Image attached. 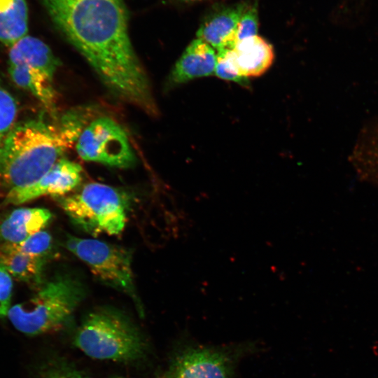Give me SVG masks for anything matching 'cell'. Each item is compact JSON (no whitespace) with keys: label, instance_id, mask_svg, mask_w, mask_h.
<instances>
[{"label":"cell","instance_id":"obj_1","mask_svg":"<svg viewBox=\"0 0 378 378\" xmlns=\"http://www.w3.org/2000/svg\"><path fill=\"white\" fill-rule=\"evenodd\" d=\"M55 24L120 98L157 112L148 80L132 48L122 0H43Z\"/></svg>","mask_w":378,"mask_h":378},{"label":"cell","instance_id":"obj_2","mask_svg":"<svg viewBox=\"0 0 378 378\" xmlns=\"http://www.w3.org/2000/svg\"><path fill=\"white\" fill-rule=\"evenodd\" d=\"M83 130L73 115H65L59 126L41 119L16 122L0 146V196L39 181Z\"/></svg>","mask_w":378,"mask_h":378},{"label":"cell","instance_id":"obj_3","mask_svg":"<svg viewBox=\"0 0 378 378\" xmlns=\"http://www.w3.org/2000/svg\"><path fill=\"white\" fill-rule=\"evenodd\" d=\"M74 344L92 358L120 362L141 358L146 349L136 327L111 309L90 313L76 332Z\"/></svg>","mask_w":378,"mask_h":378},{"label":"cell","instance_id":"obj_4","mask_svg":"<svg viewBox=\"0 0 378 378\" xmlns=\"http://www.w3.org/2000/svg\"><path fill=\"white\" fill-rule=\"evenodd\" d=\"M84 295L79 282L71 277H57L44 284L29 300L12 306L7 316L24 334L46 333L68 321Z\"/></svg>","mask_w":378,"mask_h":378},{"label":"cell","instance_id":"obj_5","mask_svg":"<svg viewBox=\"0 0 378 378\" xmlns=\"http://www.w3.org/2000/svg\"><path fill=\"white\" fill-rule=\"evenodd\" d=\"M55 198L70 220L91 235L118 234L125 226L129 200L112 186L90 183L75 193Z\"/></svg>","mask_w":378,"mask_h":378},{"label":"cell","instance_id":"obj_6","mask_svg":"<svg viewBox=\"0 0 378 378\" xmlns=\"http://www.w3.org/2000/svg\"><path fill=\"white\" fill-rule=\"evenodd\" d=\"M65 246L105 284L130 295L142 313L132 270L130 250L94 239L69 236Z\"/></svg>","mask_w":378,"mask_h":378},{"label":"cell","instance_id":"obj_7","mask_svg":"<svg viewBox=\"0 0 378 378\" xmlns=\"http://www.w3.org/2000/svg\"><path fill=\"white\" fill-rule=\"evenodd\" d=\"M76 150L85 161L111 167L128 168L136 162L125 130L107 117L94 119L83 128L77 140Z\"/></svg>","mask_w":378,"mask_h":378},{"label":"cell","instance_id":"obj_8","mask_svg":"<svg viewBox=\"0 0 378 378\" xmlns=\"http://www.w3.org/2000/svg\"><path fill=\"white\" fill-rule=\"evenodd\" d=\"M81 174L82 167L78 163L60 158L36 183L10 192L1 206L21 204L45 195L63 196L79 185Z\"/></svg>","mask_w":378,"mask_h":378},{"label":"cell","instance_id":"obj_9","mask_svg":"<svg viewBox=\"0 0 378 378\" xmlns=\"http://www.w3.org/2000/svg\"><path fill=\"white\" fill-rule=\"evenodd\" d=\"M227 358L209 349H193L177 357L171 378H229Z\"/></svg>","mask_w":378,"mask_h":378},{"label":"cell","instance_id":"obj_10","mask_svg":"<svg viewBox=\"0 0 378 378\" xmlns=\"http://www.w3.org/2000/svg\"><path fill=\"white\" fill-rule=\"evenodd\" d=\"M246 8L245 4H240L211 15L198 29L197 38L204 41L217 51L234 49L237 43L238 23Z\"/></svg>","mask_w":378,"mask_h":378},{"label":"cell","instance_id":"obj_11","mask_svg":"<svg viewBox=\"0 0 378 378\" xmlns=\"http://www.w3.org/2000/svg\"><path fill=\"white\" fill-rule=\"evenodd\" d=\"M52 217L44 208H19L0 216L1 244H18L42 230Z\"/></svg>","mask_w":378,"mask_h":378},{"label":"cell","instance_id":"obj_12","mask_svg":"<svg viewBox=\"0 0 378 378\" xmlns=\"http://www.w3.org/2000/svg\"><path fill=\"white\" fill-rule=\"evenodd\" d=\"M217 55L204 41L196 38L186 48L174 65L170 80L175 84L208 76L215 71Z\"/></svg>","mask_w":378,"mask_h":378},{"label":"cell","instance_id":"obj_13","mask_svg":"<svg viewBox=\"0 0 378 378\" xmlns=\"http://www.w3.org/2000/svg\"><path fill=\"white\" fill-rule=\"evenodd\" d=\"M8 64L24 65L53 81L59 61L43 41L27 35L9 48Z\"/></svg>","mask_w":378,"mask_h":378},{"label":"cell","instance_id":"obj_14","mask_svg":"<svg viewBox=\"0 0 378 378\" xmlns=\"http://www.w3.org/2000/svg\"><path fill=\"white\" fill-rule=\"evenodd\" d=\"M234 51L238 69L246 78L262 75L274 58L272 45L258 36L238 41Z\"/></svg>","mask_w":378,"mask_h":378},{"label":"cell","instance_id":"obj_15","mask_svg":"<svg viewBox=\"0 0 378 378\" xmlns=\"http://www.w3.org/2000/svg\"><path fill=\"white\" fill-rule=\"evenodd\" d=\"M351 159L360 178L378 188V120L361 132Z\"/></svg>","mask_w":378,"mask_h":378},{"label":"cell","instance_id":"obj_16","mask_svg":"<svg viewBox=\"0 0 378 378\" xmlns=\"http://www.w3.org/2000/svg\"><path fill=\"white\" fill-rule=\"evenodd\" d=\"M46 260L27 255L12 244L0 245V262L11 276L21 281L39 284Z\"/></svg>","mask_w":378,"mask_h":378},{"label":"cell","instance_id":"obj_17","mask_svg":"<svg viewBox=\"0 0 378 378\" xmlns=\"http://www.w3.org/2000/svg\"><path fill=\"white\" fill-rule=\"evenodd\" d=\"M28 8L25 0H0V42L10 48L27 35Z\"/></svg>","mask_w":378,"mask_h":378},{"label":"cell","instance_id":"obj_18","mask_svg":"<svg viewBox=\"0 0 378 378\" xmlns=\"http://www.w3.org/2000/svg\"><path fill=\"white\" fill-rule=\"evenodd\" d=\"M18 109L15 99L0 77V146L16 123Z\"/></svg>","mask_w":378,"mask_h":378},{"label":"cell","instance_id":"obj_19","mask_svg":"<svg viewBox=\"0 0 378 378\" xmlns=\"http://www.w3.org/2000/svg\"><path fill=\"white\" fill-rule=\"evenodd\" d=\"M215 74L218 78L245 85L248 78L242 76L237 66L234 49H224L216 53Z\"/></svg>","mask_w":378,"mask_h":378},{"label":"cell","instance_id":"obj_20","mask_svg":"<svg viewBox=\"0 0 378 378\" xmlns=\"http://www.w3.org/2000/svg\"><path fill=\"white\" fill-rule=\"evenodd\" d=\"M12 245L27 255L46 259L52 248V237L48 232L41 230L22 242Z\"/></svg>","mask_w":378,"mask_h":378},{"label":"cell","instance_id":"obj_21","mask_svg":"<svg viewBox=\"0 0 378 378\" xmlns=\"http://www.w3.org/2000/svg\"><path fill=\"white\" fill-rule=\"evenodd\" d=\"M258 29V12L257 4L247 6L238 23L237 41L257 36Z\"/></svg>","mask_w":378,"mask_h":378},{"label":"cell","instance_id":"obj_22","mask_svg":"<svg viewBox=\"0 0 378 378\" xmlns=\"http://www.w3.org/2000/svg\"><path fill=\"white\" fill-rule=\"evenodd\" d=\"M12 292L11 275L0 262V317L8 316L11 307Z\"/></svg>","mask_w":378,"mask_h":378},{"label":"cell","instance_id":"obj_23","mask_svg":"<svg viewBox=\"0 0 378 378\" xmlns=\"http://www.w3.org/2000/svg\"><path fill=\"white\" fill-rule=\"evenodd\" d=\"M41 378H85L70 363L59 361L51 365L42 374Z\"/></svg>","mask_w":378,"mask_h":378},{"label":"cell","instance_id":"obj_24","mask_svg":"<svg viewBox=\"0 0 378 378\" xmlns=\"http://www.w3.org/2000/svg\"><path fill=\"white\" fill-rule=\"evenodd\" d=\"M178 1H184V2H190V1H200V0H178Z\"/></svg>","mask_w":378,"mask_h":378}]
</instances>
